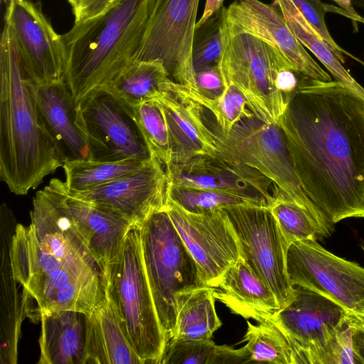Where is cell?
Segmentation results:
<instances>
[{"mask_svg": "<svg viewBox=\"0 0 364 364\" xmlns=\"http://www.w3.org/2000/svg\"><path fill=\"white\" fill-rule=\"evenodd\" d=\"M277 124L310 199L334 224L364 218V100L304 75Z\"/></svg>", "mask_w": 364, "mask_h": 364, "instance_id": "1", "label": "cell"}, {"mask_svg": "<svg viewBox=\"0 0 364 364\" xmlns=\"http://www.w3.org/2000/svg\"><path fill=\"white\" fill-rule=\"evenodd\" d=\"M34 86L4 22L0 41V178L16 195L37 188L65 162L41 117Z\"/></svg>", "mask_w": 364, "mask_h": 364, "instance_id": "2", "label": "cell"}, {"mask_svg": "<svg viewBox=\"0 0 364 364\" xmlns=\"http://www.w3.org/2000/svg\"><path fill=\"white\" fill-rule=\"evenodd\" d=\"M151 0H114L99 15L61 35L65 80L78 102L109 83L133 59L147 23Z\"/></svg>", "mask_w": 364, "mask_h": 364, "instance_id": "3", "label": "cell"}, {"mask_svg": "<svg viewBox=\"0 0 364 364\" xmlns=\"http://www.w3.org/2000/svg\"><path fill=\"white\" fill-rule=\"evenodd\" d=\"M141 227L132 225L106 273L107 295L141 364H161L167 340L161 326L142 254Z\"/></svg>", "mask_w": 364, "mask_h": 364, "instance_id": "4", "label": "cell"}, {"mask_svg": "<svg viewBox=\"0 0 364 364\" xmlns=\"http://www.w3.org/2000/svg\"><path fill=\"white\" fill-rule=\"evenodd\" d=\"M141 241L148 282L168 343L176 325L179 296L208 285L165 208L143 223Z\"/></svg>", "mask_w": 364, "mask_h": 364, "instance_id": "5", "label": "cell"}, {"mask_svg": "<svg viewBox=\"0 0 364 364\" xmlns=\"http://www.w3.org/2000/svg\"><path fill=\"white\" fill-rule=\"evenodd\" d=\"M14 275L41 311L73 310L87 314L107 299L50 253L42 250L28 227L18 223L13 237ZM40 315V314H39Z\"/></svg>", "mask_w": 364, "mask_h": 364, "instance_id": "6", "label": "cell"}, {"mask_svg": "<svg viewBox=\"0 0 364 364\" xmlns=\"http://www.w3.org/2000/svg\"><path fill=\"white\" fill-rule=\"evenodd\" d=\"M218 66L224 81L240 90L257 118L277 124L290 100L277 89L276 79L282 69L291 67L278 50L255 36L230 33L225 24Z\"/></svg>", "mask_w": 364, "mask_h": 364, "instance_id": "7", "label": "cell"}, {"mask_svg": "<svg viewBox=\"0 0 364 364\" xmlns=\"http://www.w3.org/2000/svg\"><path fill=\"white\" fill-rule=\"evenodd\" d=\"M211 129L221 154L257 170L296 203L330 220L302 188L278 124H267L252 116L241 119L228 135L218 127Z\"/></svg>", "mask_w": 364, "mask_h": 364, "instance_id": "8", "label": "cell"}, {"mask_svg": "<svg viewBox=\"0 0 364 364\" xmlns=\"http://www.w3.org/2000/svg\"><path fill=\"white\" fill-rule=\"evenodd\" d=\"M64 185L61 180L53 178L36 193L28 230L42 250L57 257L85 283L107 294L104 271L65 208Z\"/></svg>", "mask_w": 364, "mask_h": 364, "instance_id": "9", "label": "cell"}, {"mask_svg": "<svg viewBox=\"0 0 364 364\" xmlns=\"http://www.w3.org/2000/svg\"><path fill=\"white\" fill-rule=\"evenodd\" d=\"M199 0H151L145 31L133 59L160 60L169 76L197 91L192 48Z\"/></svg>", "mask_w": 364, "mask_h": 364, "instance_id": "10", "label": "cell"}, {"mask_svg": "<svg viewBox=\"0 0 364 364\" xmlns=\"http://www.w3.org/2000/svg\"><path fill=\"white\" fill-rule=\"evenodd\" d=\"M287 270L292 286L314 291L364 321V267L329 252L317 241L301 240L287 250Z\"/></svg>", "mask_w": 364, "mask_h": 364, "instance_id": "11", "label": "cell"}, {"mask_svg": "<svg viewBox=\"0 0 364 364\" xmlns=\"http://www.w3.org/2000/svg\"><path fill=\"white\" fill-rule=\"evenodd\" d=\"M348 316L323 295L294 286L290 299L269 319L287 338L296 364H330L331 343Z\"/></svg>", "mask_w": 364, "mask_h": 364, "instance_id": "12", "label": "cell"}, {"mask_svg": "<svg viewBox=\"0 0 364 364\" xmlns=\"http://www.w3.org/2000/svg\"><path fill=\"white\" fill-rule=\"evenodd\" d=\"M77 122L87 142L89 159L119 161L150 157L133 109L103 88L77 102Z\"/></svg>", "mask_w": 364, "mask_h": 364, "instance_id": "13", "label": "cell"}, {"mask_svg": "<svg viewBox=\"0 0 364 364\" xmlns=\"http://www.w3.org/2000/svg\"><path fill=\"white\" fill-rule=\"evenodd\" d=\"M225 210L237 239L240 257L271 288L282 307L294 289L287 270L289 247L269 208L238 205Z\"/></svg>", "mask_w": 364, "mask_h": 364, "instance_id": "14", "label": "cell"}, {"mask_svg": "<svg viewBox=\"0 0 364 364\" xmlns=\"http://www.w3.org/2000/svg\"><path fill=\"white\" fill-rule=\"evenodd\" d=\"M165 210L195 259L203 282L218 287L240 251L225 209L200 214L186 211L167 198Z\"/></svg>", "mask_w": 364, "mask_h": 364, "instance_id": "15", "label": "cell"}, {"mask_svg": "<svg viewBox=\"0 0 364 364\" xmlns=\"http://www.w3.org/2000/svg\"><path fill=\"white\" fill-rule=\"evenodd\" d=\"M5 22L14 36L21 62L39 85L65 80V56L62 36L58 35L31 0H11Z\"/></svg>", "mask_w": 364, "mask_h": 364, "instance_id": "16", "label": "cell"}, {"mask_svg": "<svg viewBox=\"0 0 364 364\" xmlns=\"http://www.w3.org/2000/svg\"><path fill=\"white\" fill-rule=\"evenodd\" d=\"M164 166L150 156L138 168L100 187L70 195L141 226L154 213L164 210L168 178Z\"/></svg>", "mask_w": 364, "mask_h": 364, "instance_id": "17", "label": "cell"}, {"mask_svg": "<svg viewBox=\"0 0 364 364\" xmlns=\"http://www.w3.org/2000/svg\"><path fill=\"white\" fill-rule=\"evenodd\" d=\"M170 185L226 193L269 207L277 186L257 170L220 152L165 167Z\"/></svg>", "mask_w": 364, "mask_h": 364, "instance_id": "18", "label": "cell"}, {"mask_svg": "<svg viewBox=\"0 0 364 364\" xmlns=\"http://www.w3.org/2000/svg\"><path fill=\"white\" fill-rule=\"evenodd\" d=\"M225 18L228 33L255 36L278 50L294 70L317 80H333L294 36L274 4L234 0L225 9Z\"/></svg>", "mask_w": 364, "mask_h": 364, "instance_id": "19", "label": "cell"}, {"mask_svg": "<svg viewBox=\"0 0 364 364\" xmlns=\"http://www.w3.org/2000/svg\"><path fill=\"white\" fill-rule=\"evenodd\" d=\"M6 203L0 207V358L1 364L17 362L21 324L28 317L36 318L32 309L34 299L16 278L12 266L11 247L17 225ZM35 300V299H34Z\"/></svg>", "mask_w": 364, "mask_h": 364, "instance_id": "20", "label": "cell"}, {"mask_svg": "<svg viewBox=\"0 0 364 364\" xmlns=\"http://www.w3.org/2000/svg\"><path fill=\"white\" fill-rule=\"evenodd\" d=\"M166 89L154 100L160 105L168 127L172 149L171 164H181L202 156L220 153L215 134L203 121V108L173 90Z\"/></svg>", "mask_w": 364, "mask_h": 364, "instance_id": "21", "label": "cell"}, {"mask_svg": "<svg viewBox=\"0 0 364 364\" xmlns=\"http://www.w3.org/2000/svg\"><path fill=\"white\" fill-rule=\"evenodd\" d=\"M65 208L97 260L105 277L119 253L132 224L122 217L70 195L63 190Z\"/></svg>", "mask_w": 364, "mask_h": 364, "instance_id": "22", "label": "cell"}, {"mask_svg": "<svg viewBox=\"0 0 364 364\" xmlns=\"http://www.w3.org/2000/svg\"><path fill=\"white\" fill-rule=\"evenodd\" d=\"M34 95L43 124L65 161L89 159L87 142L77 122V102L65 80L35 83Z\"/></svg>", "mask_w": 364, "mask_h": 364, "instance_id": "23", "label": "cell"}, {"mask_svg": "<svg viewBox=\"0 0 364 364\" xmlns=\"http://www.w3.org/2000/svg\"><path fill=\"white\" fill-rule=\"evenodd\" d=\"M215 297L230 311L257 322L270 318L281 307L271 288L240 257L224 272Z\"/></svg>", "mask_w": 364, "mask_h": 364, "instance_id": "24", "label": "cell"}, {"mask_svg": "<svg viewBox=\"0 0 364 364\" xmlns=\"http://www.w3.org/2000/svg\"><path fill=\"white\" fill-rule=\"evenodd\" d=\"M40 364H86L87 314L73 310L41 311Z\"/></svg>", "mask_w": 364, "mask_h": 364, "instance_id": "25", "label": "cell"}, {"mask_svg": "<svg viewBox=\"0 0 364 364\" xmlns=\"http://www.w3.org/2000/svg\"><path fill=\"white\" fill-rule=\"evenodd\" d=\"M86 364H141L120 326L112 303L87 314Z\"/></svg>", "mask_w": 364, "mask_h": 364, "instance_id": "26", "label": "cell"}, {"mask_svg": "<svg viewBox=\"0 0 364 364\" xmlns=\"http://www.w3.org/2000/svg\"><path fill=\"white\" fill-rule=\"evenodd\" d=\"M169 74L160 60L132 59L102 87L128 107L154 100L166 90Z\"/></svg>", "mask_w": 364, "mask_h": 364, "instance_id": "27", "label": "cell"}, {"mask_svg": "<svg viewBox=\"0 0 364 364\" xmlns=\"http://www.w3.org/2000/svg\"><path fill=\"white\" fill-rule=\"evenodd\" d=\"M215 289L205 286L181 294L178 299L176 325L172 338L211 339L221 326L215 307Z\"/></svg>", "mask_w": 364, "mask_h": 364, "instance_id": "28", "label": "cell"}, {"mask_svg": "<svg viewBox=\"0 0 364 364\" xmlns=\"http://www.w3.org/2000/svg\"><path fill=\"white\" fill-rule=\"evenodd\" d=\"M288 246L301 240L323 241L334 232V223L300 205L277 187L269 207Z\"/></svg>", "mask_w": 364, "mask_h": 364, "instance_id": "29", "label": "cell"}, {"mask_svg": "<svg viewBox=\"0 0 364 364\" xmlns=\"http://www.w3.org/2000/svg\"><path fill=\"white\" fill-rule=\"evenodd\" d=\"M290 30L329 71L334 80L349 87L364 100V88L343 65L335 53L304 17L292 0H273Z\"/></svg>", "mask_w": 364, "mask_h": 364, "instance_id": "30", "label": "cell"}, {"mask_svg": "<svg viewBox=\"0 0 364 364\" xmlns=\"http://www.w3.org/2000/svg\"><path fill=\"white\" fill-rule=\"evenodd\" d=\"M249 363L242 347L235 349L218 346L211 339H170L161 364H242Z\"/></svg>", "mask_w": 364, "mask_h": 364, "instance_id": "31", "label": "cell"}, {"mask_svg": "<svg viewBox=\"0 0 364 364\" xmlns=\"http://www.w3.org/2000/svg\"><path fill=\"white\" fill-rule=\"evenodd\" d=\"M146 160L100 161L75 159L65 162L67 190L75 193L93 189L115 181L138 168Z\"/></svg>", "mask_w": 364, "mask_h": 364, "instance_id": "32", "label": "cell"}, {"mask_svg": "<svg viewBox=\"0 0 364 364\" xmlns=\"http://www.w3.org/2000/svg\"><path fill=\"white\" fill-rule=\"evenodd\" d=\"M243 346L249 363L296 364L287 338L271 319L252 324L247 321Z\"/></svg>", "mask_w": 364, "mask_h": 364, "instance_id": "33", "label": "cell"}, {"mask_svg": "<svg viewBox=\"0 0 364 364\" xmlns=\"http://www.w3.org/2000/svg\"><path fill=\"white\" fill-rule=\"evenodd\" d=\"M223 94L216 98H208L194 92H188L183 85L172 80L171 87L209 109L215 117L220 131L228 135L235 125L245 117L255 116L250 110L245 96L234 85L225 82Z\"/></svg>", "mask_w": 364, "mask_h": 364, "instance_id": "34", "label": "cell"}, {"mask_svg": "<svg viewBox=\"0 0 364 364\" xmlns=\"http://www.w3.org/2000/svg\"><path fill=\"white\" fill-rule=\"evenodd\" d=\"M134 117L150 156L164 167L171 164L172 149L167 124L159 104L154 100L133 108Z\"/></svg>", "mask_w": 364, "mask_h": 364, "instance_id": "35", "label": "cell"}, {"mask_svg": "<svg viewBox=\"0 0 364 364\" xmlns=\"http://www.w3.org/2000/svg\"><path fill=\"white\" fill-rule=\"evenodd\" d=\"M225 9L223 6L204 23L196 27L192 48L195 73L218 65L221 59L225 38Z\"/></svg>", "mask_w": 364, "mask_h": 364, "instance_id": "36", "label": "cell"}, {"mask_svg": "<svg viewBox=\"0 0 364 364\" xmlns=\"http://www.w3.org/2000/svg\"><path fill=\"white\" fill-rule=\"evenodd\" d=\"M167 198L186 211L196 214L238 205H259L241 196L215 191L176 186L168 183Z\"/></svg>", "mask_w": 364, "mask_h": 364, "instance_id": "37", "label": "cell"}, {"mask_svg": "<svg viewBox=\"0 0 364 364\" xmlns=\"http://www.w3.org/2000/svg\"><path fill=\"white\" fill-rule=\"evenodd\" d=\"M350 316L338 331L330 349V364H363L353 341L354 319Z\"/></svg>", "mask_w": 364, "mask_h": 364, "instance_id": "38", "label": "cell"}, {"mask_svg": "<svg viewBox=\"0 0 364 364\" xmlns=\"http://www.w3.org/2000/svg\"><path fill=\"white\" fill-rule=\"evenodd\" d=\"M195 78L197 91L193 92L208 98L220 97L226 87L218 65L196 72Z\"/></svg>", "mask_w": 364, "mask_h": 364, "instance_id": "39", "label": "cell"}, {"mask_svg": "<svg viewBox=\"0 0 364 364\" xmlns=\"http://www.w3.org/2000/svg\"><path fill=\"white\" fill-rule=\"evenodd\" d=\"M114 0H81L74 13L75 23L85 21L104 11Z\"/></svg>", "mask_w": 364, "mask_h": 364, "instance_id": "40", "label": "cell"}, {"mask_svg": "<svg viewBox=\"0 0 364 364\" xmlns=\"http://www.w3.org/2000/svg\"><path fill=\"white\" fill-rule=\"evenodd\" d=\"M353 341L355 353L364 364V321L358 318L354 319Z\"/></svg>", "mask_w": 364, "mask_h": 364, "instance_id": "41", "label": "cell"}, {"mask_svg": "<svg viewBox=\"0 0 364 364\" xmlns=\"http://www.w3.org/2000/svg\"><path fill=\"white\" fill-rule=\"evenodd\" d=\"M224 0H206L203 15L197 21L196 27L204 23L208 18L220 10L223 6Z\"/></svg>", "mask_w": 364, "mask_h": 364, "instance_id": "42", "label": "cell"}, {"mask_svg": "<svg viewBox=\"0 0 364 364\" xmlns=\"http://www.w3.org/2000/svg\"><path fill=\"white\" fill-rule=\"evenodd\" d=\"M73 8V13H75L79 8L81 0H68Z\"/></svg>", "mask_w": 364, "mask_h": 364, "instance_id": "43", "label": "cell"}, {"mask_svg": "<svg viewBox=\"0 0 364 364\" xmlns=\"http://www.w3.org/2000/svg\"><path fill=\"white\" fill-rule=\"evenodd\" d=\"M363 250H364V246L363 247Z\"/></svg>", "mask_w": 364, "mask_h": 364, "instance_id": "44", "label": "cell"}]
</instances>
